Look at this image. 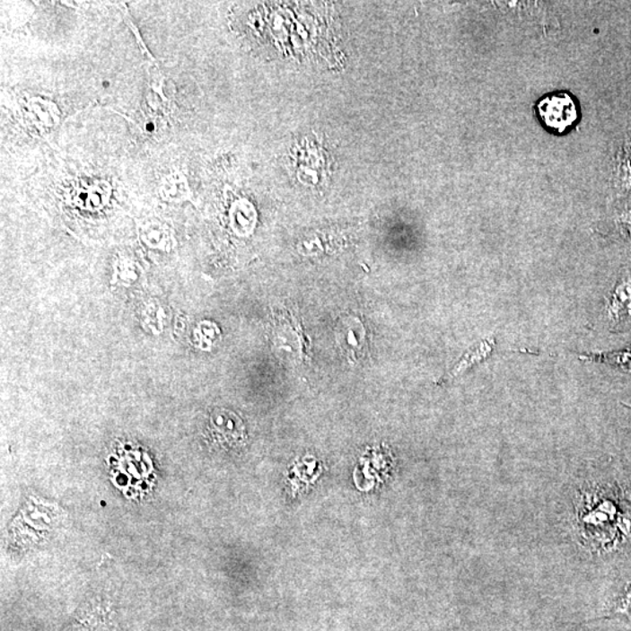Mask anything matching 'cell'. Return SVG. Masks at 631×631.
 Here are the masks:
<instances>
[{
    "label": "cell",
    "instance_id": "obj_1",
    "mask_svg": "<svg viewBox=\"0 0 631 631\" xmlns=\"http://www.w3.org/2000/svg\"><path fill=\"white\" fill-rule=\"evenodd\" d=\"M536 110L544 127L557 134L570 129L580 118L578 103L571 94L565 92L545 96L537 103Z\"/></svg>",
    "mask_w": 631,
    "mask_h": 631
},
{
    "label": "cell",
    "instance_id": "obj_2",
    "mask_svg": "<svg viewBox=\"0 0 631 631\" xmlns=\"http://www.w3.org/2000/svg\"><path fill=\"white\" fill-rule=\"evenodd\" d=\"M611 181L618 196L626 195L631 189V129L618 150Z\"/></svg>",
    "mask_w": 631,
    "mask_h": 631
},
{
    "label": "cell",
    "instance_id": "obj_3",
    "mask_svg": "<svg viewBox=\"0 0 631 631\" xmlns=\"http://www.w3.org/2000/svg\"><path fill=\"white\" fill-rule=\"evenodd\" d=\"M609 315L615 320H628L631 317V278L623 280L611 294Z\"/></svg>",
    "mask_w": 631,
    "mask_h": 631
},
{
    "label": "cell",
    "instance_id": "obj_4",
    "mask_svg": "<svg viewBox=\"0 0 631 631\" xmlns=\"http://www.w3.org/2000/svg\"><path fill=\"white\" fill-rule=\"evenodd\" d=\"M615 614L631 618V584L626 588L625 593L619 598Z\"/></svg>",
    "mask_w": 631,
    "mask_h": 631
},
{
    "label": "cell",
    "instance_id": "obj_5",
    "mask_svg": "<svg viewBox=\"0 0 631 631\" xmlns=\"http://www.w3.org/2000/svg\"><path fill=\"white\" fill-rule=\"evenodd\" d=\"M618 226L621 228L622 234L631 241V203L626 206L618 218Z\"/></svg>",
    "mask_w": 631,
    "mask_h": 631
},
{
    "label": "cell",
    "instance_id": "obj_6",
    "mask_svg": "<svg viewBox=\"0 0 631 631\" xmlns=\"http://www.w3.org/2000/svg\"><path fill=\"white\" fill-rule=\"evenodd\" d=\"M626 494H627V498H628L629 502H631V486H628V489H627Z\"/></svg>",
    "mask_w": 631,
    "mask_h": 631
}]
</instances>
